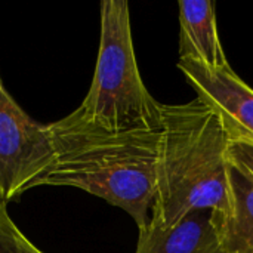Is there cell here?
I'll return each instance as SVG.
<instances>
[{
  "instance_id": "1",
  "label": "cell",
  "mask_w": 253,
  "mask_h": 253,
  "mask_svg": "<svg viewBox=\"0 0 253 253\" xmlns=\"http://www.w3.org/2000/svg\"><path fill=\"white\" fill-rule=\"evenodd\" d=\"M49 127L56 159L37 187L83 190L123 209L145 230L157 191L160 130L110 132L76 111Z\"/></svg>"
},
{
  "instance_id": "2",
  "label": "cell",
  "mask_w": 253,
  "mask_h": 253,
  "mask_svg": "<svg viewBox=\"0 0 253 253\" xmlns=\"http://www.w3.org/2000/svg\"><path fill=\"white\" fill-rule=\"evenodd\" d=\"M157 191L150 224L172 227L199 211H231L230 138L213 108L196 98L160 107Z\"/></svg>"
},
{
  "instance_id": "3",
  "label": "cell",
  "mask_w": 253,
  "mask_h": 253,
  "mask_svg": "<svg viewBox=\"0 0 253 253\" xmlns=\"http://www.w3.org/2000/svg\"><path fill=\"white\" fill-rule=\"evenodd\" d=\"M160 107L138 68L129 3H101L99 50L90 87L74 111L110 132L160 130Z\"/></svg>"
},
{
  "instance_id": "4",
  "label": "cell",
  "mask_w": 253,
  "mask_h": 253,
  "mask_svg": "<svg viewBox=\"0 0 253 253\" xmlns=\"http://www.w3.org/2000/svg\"><path fill=\"white\" fill-rule=\"evenodd\" d=\"M49 125L31 119L4 87L0 76V203L37 187L55 165Z\"/></svg>"
},
{
  "instance_id": "5",
  "label": "cell",
  "mask_w": 253,
  "mask_h": 253,
  "mask_svg": "<svg viewBox=\"0 0 253 253\" xmlns=\"http://www.w3.org/2000/svg\"><path fill=\"white\" fill-rule=\"evenodd\" d=\"M178 68L205 104L216 111L230 141L253 145V89L230 67L208 70L179 61Z\"/></svg>"
},
{
  "instance_id": "6",
  "label": "cell",
  "mask_w": 253,
  "mask_h": 253,
  "mask_svg": "<svg viewBox=\"0 0 253 253\" xmlns=\"http://www.w3.org/2000/svg\"><path fill=\"white\" fill-rule=\"evenodd\" d=\"M135 253H227L216 218L199 211L172 227L148 224L139 231Z\"/></svg>"
},
{
  "instance_id": "7",
  "label": "cell",
  "mask_w": 253,
  "mask_h": 253,
  "mask_svg": "<svg viewBox=\"0 0 253 253\" xmlns=\"http://www.w3.org/2000/svg\"><path fill=\"white\" fill-rule=\"evenodd\" d=\"M179 6V61L196 62L208 70L230 67L224 53L215 3L212 0H182Z\"/></svg>"
},
{
  "instance_id": "8",
  "label": "cell",
  "mask_w": 253,
  "mask_h": 253,
  "mask_svg": "<svg viewBox=\"0 0 253 253\" xmlns=\"http://www.w3.org/2000/svg\"><path fill=\"white\" fill-rule=\"evenodd\" d=\"M231 211L216 218L219 236L227 253H253V176L230 160Z\"/></svg>"
},
{
  "instance_id": "9",
  "label": "cell",
  "mask_w": 253,
  "mask_h": 253,
  "mask_svg": "<svg viewBox=\"0 0 253 253\" xmlns=\"http://www.w3.org/2000/svg\"><path fill=\"white\" fill-rule=\"evenodd\" d=\"M0 253H43L15 225L4 205L0 203Z\"/></svg>"
},
{
  "instance_id": "10",
  "label": "cell",
  "mask_w": 253,
  "mask_h": 253,
  "mask_svg": "<svg viewBox=\"0 0 253 253\" xmlns=\"http://www.w3.org/2000/svg\"><path fill=\"white\" fill-rule=\"evenodd\" d=\"M230 160L243 168L248 173L253 176V145L240 142V141H230Z\"/></svg>"
}]
</instances>
